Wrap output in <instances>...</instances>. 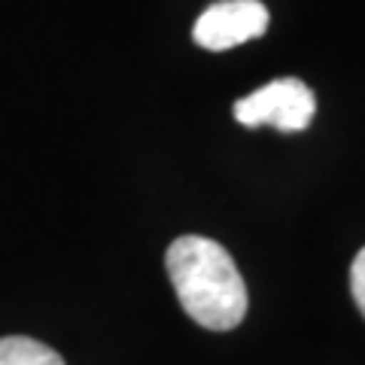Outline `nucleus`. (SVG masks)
Here are the masks:
<instances>
[{
    "label": "nucleus",
    "instance_id": "1",
    "mask_svg": "<svg viewBox=\"0 0 365 365\" xmlns=\"http://www.w3.org/2000/svg\"><path fill=\"white\" fill-rule=\"evenodd\" d=\"M177 299L198 326L228 332L247 317V283L232 253L201 235H182L165 253Z\"/></svg>",
    "mask_w": 365,
    "mask_h": 365
},
{
    "label": "nucleus",
    "instance_id": "2",
    "mask_svg": "<svg viewBox=\"0 0 365 365\" xmlns=\"http://www.w3.org/2000/svg\"><path fill=\"white\" fill-rule=\"evenodd\" d=\"M232 113L244 128H262V125H268L274 131L295 134V131H304L314 122L317 98L302 79L283 76L244 95Z\"/></svg>",
    "mask_w": 365,
    "mask_h": 365
},
{
    "label": "nucleus",
    "instance_id": "3",
    "mask_svg": "<svg viewBox=\"0 0 365 365\" xmlns=\"http://www.w3.org/2000/svg\"><path fill=\"white\" fill-rule=\"evenodd\" d=\"M268 9L259 0H216L195 19L192 37L201 49L225 52L241 43L259 40L268 31Z\"/></svg>",
    "mask_w": 365,
    "mask_h": 365
},
{
    "label": "nucleus",
    "instance_id": "4",
    "mask_svg": "<svg viewBox=\"0 0 365 365\" xmlns=\"http://www.w3.org/2000/svg\"><path fill=\"white\" fill-rule=\"evenodd\" d=\"M0 365H64L61 353L28 335L0 338Z\"/></svg>",
    "mask_w": 365,
    "mask_h": 365
},
{
    "label": "nucleus",
    "instance_id": "5",
    "mask_svg": "<svg viewBox=\"0 0 365 365\" xmlns=\"http://www.w3.org/2000/svg\"><path fill=\"white\" fill-rule=\"evenodd\" d=\"M350 292H353V302H356L359 314L365 317V247L359 250L350 265Z\"/></svg>",
    "mask_w": 365,
    "mask_h": 365
}]
</instances>
